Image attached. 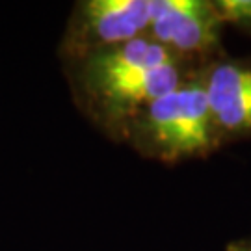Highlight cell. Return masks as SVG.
Wrapping results in <instances>:
<instances>
[{
  "label": "cell",
  "mask_w": 251,
  "mask_h": 251,
  "mask_svg": "<svg viewBox=\"0 0 251 251\" xmlns=\"http://www.w3.org/2000/svg\"><path fill=\"white\" fill-rule=\"evenodd\" d=\"M199 73L222 144L251 136V60H212Z\"/></svg>",
  "instance_id": "5"
},
{
  "label": "cell",
  "mask_w": 251,
  "mask_h": 251,
  "mask_svg": "<svg viewBox=\"0 0 251 251\" xmlns=\"http://www.w3.org/2000/svg\"><path fill=\"white\" fill-rule=\"evenodd\" d=\"M125 136L136 149L166 164L206 156L222 144L208 106L201 73L142 110Z\"/></svg>",
  "instance_id": "2"
},
{
  "label": "cell",
  "mask_w": 251,
  "mask_h": 251,
  "mask_svg": "<svg viewBox=\"0 0 251 251\" xmlns=\"http://www.w3.org/2000/svg\"><path fill=\"white\" fill-rule=\"evenodd\" d=\"M152 0H86L76 4L62 45L67 60L147 36Z\"/></svg>",
  "instance_id": "3"
},
{
  "label": "cell",
  "mask_w": 251,
  "mask_h": 251,
  "mask_svg": "<svg viewBox=\"0 0 251 251\" xmlns=\"http://www.w3.org/2000/svg\"><path fill=\"white\" fill-rule=\"evenodd\" d=\"M69 62L80 104L95 121L123 136L142 110L192 75L188 63L149 36L91 50Z\"/></svg>",
  "instance_id": "1"
},
{
  "label": "cell",
  "mask_w": 251,
  "mask_h": 251,
  "mask_svg": "<svg viewBox=\"0 0 251 251\" xmlns=\"http://www.w3.org/2000/svg\"><path fill=\"white\" fill-rule=\"evenodd\" d=\"M224 23L208 0H152L147 36L182 62H212Z\"/></svg>",
  "instance_id": "4"
},
{
  "label": "cell",
  "mask_w": 251,
  "mask_h": 251,
  "mask_svg": "<svg viewBox=\"0 0 251 251\" xmlns=\"http://www.w3.org/2000/svg\"><path fill=\"white\" fill-rule=\"evenodd\" d=\"M225 251H251V240H234V242H229Z\"/></svg>",
  "instance_id": "7"
},
{
  "label": "cell",
  "mask_w": 251,
  "mask_h": 251,
  "mask_svg": "<svg viewBox=\"0 0 251 251\" xmlns=\"http://www.w3.org/2000/svg\"><path fill=\"white\" fill-rule=\"evenodd\" d=\"M214 4L224 25L251 36V0H218Z\"/></svg>",
  "instance_id": "6"
}]
</instances>
